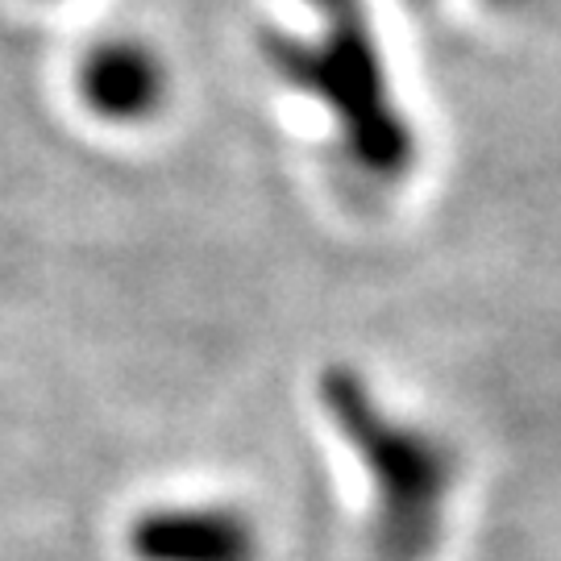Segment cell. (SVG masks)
Segmentation results:
<instances>
[{
	"instance_id": "4",
	"label": "cell",
	"mask_w": 561,
	"mask_h": 561,
	"mask_svg": "<svg viewBox=\"0 0 561 561\" xmlns=\"http://www.w3.org/2000/svg\"><path fill=\"white\" fill-rule=\"evenodd\" d=\"M80 96L108 125H138L167 101V67L134 38L101 42L80 62Z\"/></svg>"
},
{
	"instance_id": "2",
	"label": "cell",
	"mask_w": 561,
	"mask_h": 561,
	"mask_svg": "<svg viewBox=\"0 0 561 561\" xmlns=\"http://www.w3.org/2000/svg\"><path fill=\"white\" fill-rule=\"evenodd\" d=\"M321 403L375 482V541L382 561H424L442 537V507L454 458L433 433L387 416L370 387L333 366L321 375Z\"/></svg>"
},
{
	"instance_id": "3",
	"label": "cell",
	"mask_w": 561,
	"mask_h": 561,
	"mask_svg": "<svg viewBox=\"0 0 561 561\" xmlns=\"http://www.w3.org/2000/svg\"><path fill=\"white\" fill-rule=\"evenodd\" d=\"M138 561H259V533L229 507H162L146 512L134 533Z\"/></svg>"
},
{
	"instance_id": "1",
	"label": "cell",
	"mask_w": 561,
	"mask_h": 561,
	"mask_svg": "<svg viewBox=\"0 0 561 561\" xmlns=\"http://www.w3.org/2000/svg\"><path fill=\"white\" fill-rule=\"evenodd\" d=\"M324 30L317 42L271 38V62L283 80L312 92L341 125L345 159L366 180H400L412 167L416 141L396 108L379 46L362 0H317Z\"/></svg>"
}]
</instances>
